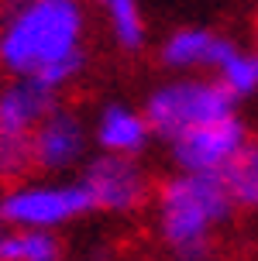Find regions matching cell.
<instances>
[{"label":"cell","instance_id":"6da1fadb","mask_svg":"<svg viewBox=\"0 0 258 261\" xmlns=\"http://www.w3.org/2000/svg\"><path fill=\"white\" fill-rule=\"evenodd\" d=\"M0 65L62 93L86 69L83 0H14L0 17Z\"/></svg>","mask_w":258,"mask_h":261},{"label":"cell","instance_id":"7a4b0ae2","mask_svg":"<svg viewBox=\"0 0 258 261\" xmlns=\"http://www.w3.org/2000/svg\"><path fill=\"white\" fill-rule=\"evenodd\" d=\"M231 189L217 175L172 172L155 186L152 220L162 248L172 261H210L217 251V234L231 223Z\"/></svg>","mask_w":258,"mask_h":261},{"label":"cell","instance_id":"3957f363","mask_svg":"<svg viewBox=\"0 0 258 261\" xmlns=\"http://www.w3.org/2000/svg\"><path fill=\"white\" fill-rule=\"evenodd\" d=\"M142 110L155 141L172 144L210 120L238 114V103L214 76H169L145 96Z\"/></svg>","mask_w":258,"mask_h":261},{"label":"cell","instance_id":"277c9868","mask_svg":"<svg viewBox=\"0 0 258 261\" xmlns=\"http://www.w3.org/2000/svg\"><path fill=\"white\" fill-rule=\"evenodd\" d=\"M90 213V196L79 179L41 175V179H21L0 193V223L7 227L59 234Z\"/></svg>","mask_w":258,"mask_h":261},{"label":"cell","instance_id":"5b68a950","mask_svg":"<svg viewBox=\"0 0 258 261\" xmlns=\"http://www.w3.org/2000/svg\"><path fill=\"white\" fill-rule=\"evenodd\" d=\"M86 196H90L93 213H110V217H131L152 206L155 182L142 158H121V155H90V162L76 175Z\"/></svg>","mask_w":258,"mask_h":261},{"label":"cell","instance_id":"8992f818","mask_svg":"<svg viewBox=\"0 0 258 261\" xmlns=\"http://www.w3.org/2000/svg\"><path fill=\"white\" fill-rule=\"evenodd\" d=\"M248 144H251V134H248L245 120L238 114H227V117H217L203 124V127L182 134L169 144V155H172V165L176 172H193V175H217L224 179L227 169L241 158Z\"/></svg>","mask_w":258,"mask_h":261},{"label":"cell","instance_id":"52a82bcc","mask_svg":"<svg viewBox=\"0 0 258 261\" xmlns=\"http://www.w3.org/2000/svg\"><path fill=\"white\" fill-rule=\"evenodd\" d=\"M90 124L62 103L31 134V162L41 175H52V179H69V172L83 169L90 162Z\"/></svg>","mask_w":258,"mask_h":261},{"label":"cell","instance_id":"ba28073f","mask_svg":"<svg viewBox=\"0 0 258 261\" xmlns=\"http://www.w3.org/2000/svg\"><path fill=\"white\" fill-rule=\"evenodd\" d=\"M238 48L231 35L203 24L172 28L158 45V65L172 76H217L227 55Z\"/></svg>","mask_w":258,"mask_h":261},{"label":"cell","instance_id":"9c48e42d","mask_svg":"<svg viewBox=\"0 0 258 261\" xmlns=\"http://www.w3.org/2000/svg\"><path fill=\"white\" fill-rule=\"evenodd\" d=\"M93 148L100 155H121V158H142L148 151V144L155 141L152 127L145 120L142 107L110 100L97 110V117L90 120Z\"/></svg>","mask_w":258,"mask_h":261},{"label":"cell","instance_id":"30bf717a","mask_svg":"<svg viewBox=\"0 0 258 261\" xmlns=\"http://www.w3.org/2000/svg\"><path fill=\"white\" fill-rule=\"evenodd\" d=\"M59 107V93L35 79H7L0 86V130L31 138L35 127Z\"/></svg>","mask_w":258,"mask_h":261},{"label":"cell","instance_id":"8fae6325","mask_svg":"<svg viewBox=\"0 0 258 261\" xmlns=\"http://www.w3.org/2000/svg\"><path fill=\"white\" fill-rule=\"evenodd\" d=\"M0 261H65V244L49 230H25L0 223Z\"/></svg>","mask_w":258,"mask_h":261},{"label":"cell","instance_id":"7c38bea8","mask_svg":"<svg viewBox=\"0 0 258 261\" xmlns=\"http://www.w3.org/2000/svg\"><path fill=\"white\" fill-rule=\"evenodd\" d=\"M107 17V31L121 52H142L148 45V21H145L142 0H97Z\"/></svg>","mask_w":258,"mask_h":261},{"label":"cell","instance_id":"4fadbf2b","mask_svg":"<svg viewBox=\"0 0 258 261\" xmlns=\"http://www.w3.org/2000/svg\"><path fill=\"white\" fill-rule=\"evenodd\" d=\"M214 79L231 93L234 103L258 96V48H245V45H238V48L227 55V62L220 65V72Z\"/></svg>","mask_w":258,"mask_h":261},{"label":"cell","instance_id":"5bb4252c","mask_svg":"<svg viewBox=\"0 0 258 261\" xmlns=\"http://www.w3.org/2000/svg\"><path fill=\"white\" fill-rule=\"evenodd\" d=\"M224 182L231 189L238 210H255L258 213V141H251L241 151V158L227 169Z\"/></svg>","mask_w":258,"mask_h":261},{"label":"cell","instance_id":"9a60e30c","mask_svg":"<svg viewBox=\"0 0 258 261\" xmlns=\"http://www.w3.org/2000/svg\"><path fill=\"white\" fill-rule=\"evenodd\" d=\"M31 169H35V162H31V138L0 130V182H7V186L21 182V179H28Z\"/></svg>","mask_w":258,"mask_h":261},{"label":"cell","instance_id":"2e32d148","mask_svg":"<svg viewBox=\"0 0 258 261\" xmlns=\"http://www.w3.org/2000/svg\"><path fill=\"white\" fill-rule=\"evenodd\" d=\"M86 261H114V258H86Z\"/></svg>","mask_w":258,"mask_h":261},{"label":"cell","instance_id":"e0dca14e","mask_svg":"<svg viewBox=\"0 0 258 261\" xmlns=\"http://www.w3.org/2000/svg\"><path fill=\"white\" fill-rule=\"evenodd\" d=\"M255 41H258V24H255Z\"/></svg>","mask_w":258,"mask_h":261}]
</instances>
